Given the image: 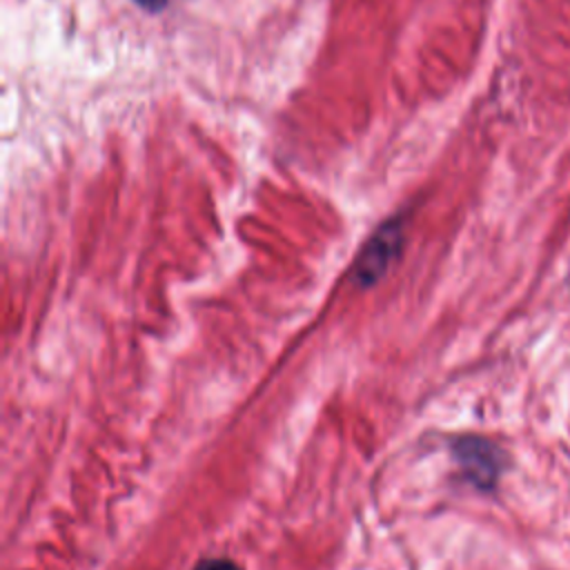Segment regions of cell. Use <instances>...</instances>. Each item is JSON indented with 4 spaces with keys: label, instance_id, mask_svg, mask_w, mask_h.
Returning a JSON list of instances; mask_svg holds the SVG:
<instances>
[{
    "label": "cell",
    "instance_id": "3",
    "mask_svg": "<svg viewBox=\"0 0 570 570\" xmlns=\"http://www.w3.org/2000/svg\"><path fill=\"white\" fill-rule=\"evenodd\" d=\"M194 570H240V566L232 559H205Z\"/></svg>",
    "mask_w": 570,
    "mask_h": 570
},
{
    "label": "cell",
    "instance_id": "1",
    "mask_svg": "<svg viewBox=\"0 0 570 570\" xmlns=\"http://www.w3.org/2000/svg\"><path fill=\"white\" fill-rule=\"evenodd\" d=\"M452 454L461 474L479 490H492L505 465L503 452L481 436L456 439L452 443Z\"/></svg>",
    "mask_w": 570,
    "mask_h": 570
},
{
    "label": "cell",
    "instance_id": "4",
    "mask_svg": "<svg viewBox=\"0 0 570 570\" xmlns=\"http://www.w3.org/2000/svg\"><path fill=\"white\" fill-rule=\"evenodd\" d=\"M140 7H145L147 11H160L165 4H167V0H136Z\"/></svg>",
    "mask_w": 570,
    "mask_h": 570
},
{
    "label": "cell",
    "instance_id": "2",
    "mask_svg": "<svg viewBox=\"0 0 570 570\" xmlns=\"http://www.w3.org/2000/svg\"><path fill=\"white\" fill-rule=\"evenodd\" d=\"M403 243V229L399 220H387L381 225L374 236L365 243L361 254L354 261L352 281L361 287L374 285L392 265Z\"/></svg>",
    "mask_w": 570,
    "mask_h": 570
}]
</instances>
